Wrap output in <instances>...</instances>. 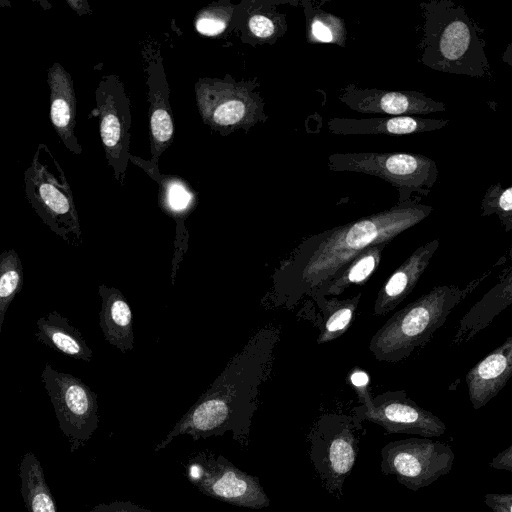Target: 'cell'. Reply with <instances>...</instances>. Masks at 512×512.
I'll return each instance as SVG.
<instances>
[{"mask_svg": "<svg viewBox=\"0 0 512 512\" xmlns=\"http://www.w3.org/2000/svg\"><path fill=\"white\" fill-rule=\"evenodd\" d=\"M58 425L74 452L84 446L99 424L97 394L80 378L46 363L40 375Z\"/></svg>", "mask_w": 512, "mask_h": 512, "instance_id": "ba28073f", "label": "cell"}, {"mask_svg": "<svg viewBox=\"0 0 512 512\" xmlns=\"http://www.w3.org/2000/svg\"><path fill=\"white\" fill-rule=\"evenodd\" d=\"M354 418L382 427L386 433L416 434L432 438L443 435L446 425L404 392H386L353 409Z\"/></svg>", "mask_w": 512, "mask_h": 512, "instance_id": "8fae6325", "label": "cell"}, {"mask_svg": "<svg viewBox=\"0 0 512 512\" xmlns=\"http://www.w3.org/2000/svg\"><path fill=\"white\" fill-rule=\"evenodd\" d=\"M24 284V272L18 253L6 249L0 253V334L6 312Z\"/></svg>", "mask_w": 512, "mask_h": 512, "instance_id": "7402d4cb", "label": "cell"}, {"mask_svg": "<svg viewBox=\"0 0 512 512\" xmlns=\"http://www.w3.org/2000/svg\"><path fill=\"white\" fill-rule=\"evenodd\" d=\"M278 333L272 326L258 330L155 446V452L180 435H190L197 441L227 432L242 448H247L260 387L268 378Z\"/></svg>", "mask_w": 512, "mask_h": 512, "instance_id": "7a4b0ae2", "label": "cell"}, {"mask_svg": "<svg viewBox=\"0 0 512 512\" xmlns=\"http://www.w3.org/2000/svg\"><path fill=\"white\" fill-rule=\"evenodd\" d=\"M151 131L158 143L167 142L173 133V123L168 112L163 108L154 110L151 116Z\"/></svg>", "mask_w": 512, "mask_h": 512, "instance_id": "4316f807", "label": "cell"}, {"mask_svg": "<svg viewBox=\"0 0 512 512\" xmlns=\"http://www.w3.org/2000/svg\"><path fill=\"white\" fill-rule=\"evenodd\" d=\"M20 492L28 512H58L43 467L34 453L23 455L19 464Z\"/></svg>", "mask_w": 512, "mask_h": 512, "instance_id": "d6986e66", "label": "cell"}, {"mask_svg": "<svg viewBox=\"0 0 512 512\" xmlns=\"http://www.w3.org/2000/svg\"><path fill=\"white\" fill-rule=\"evenodd\" d=\"M226 27L225 22L215 16H202L196 22L198 32L212 36L221 33Z\"/></svg>", "mask_w": 512, "mask_h": 512, "instance_id": "4dcf8cb0", "label": "cell"}, {"mask_svg": "<svg viewBox=\"0 0 512 512\" xmlns=\"http://www.w3.org/2000/svg\"><path fill=\"white\" fill-rule=\"evenodd\" d=\"M188 481L202 493L225 503L250 509L270 505L259 478L250 475L222 455L202 451L185 464Z\"/></svg>", "mask_w": 512, "mask_h": 512, "instance_id": "9c48e42d", "label": "cell"}, {"mask_svg": "<svg viewBox=\"0 0 512 512\" xmlns=\"http://www.w3.org/2000/svg\"><path fill=\"white\" fill-rule=\"evenodd\" d=\"M358 302V298L336 301L335 307L324 322L318 343L330 341L347 329L353 319Z\"/></svg>", "mask_w": 512, "mask_h": 512, "instance_id": "d4e9b609", "label": "cell"}, {"mask_svg": "<svg viewBox=\"0 0 512 512\" xmlns=\"http://www.w3.org/2000/svg\"><path fill=\"white\" fill-rule=\"evenodd\" d=\"M447 119H426L417 116H385L367 119L330 118L327 129L336 135H410L439 130Z\"/></svg>", "mask_w": 512, "mask_h": 512, "instance_id": "9a60e30c", "label": "cell"}, {"mask_svg": "<svg viewBox=\"0 0 512 512\" xmlns=\"http://www.w3.org/2000/svg\"><path fill=\"white\" fill-rule=\"evenodd\" d=\"M47 84L52 127L70 152L80 154L82 149L74 132L76 97L72 77L60 63L55 62L47 69Z\"/></svg>", "mask_w": 512, "mask_h": 512, "instance_id": "4fadbf2b", "label": "cell"}, {"mask_svg": "<svg viewBox=\"0 0 512 512\" xmlns=\"http://www.w3.org/2000/svg\"><path fill=\"white\" fill-rule=\"evenodd\" d=\"M190 201V195L182 185L173 184L168 190V203L174 211L184 210Z\"/></svg>", "mask_w": 512, "mask_h": 512, "instance_id": "f546056e", "label": "cell"}, {"mask_svg": "<svg viewBox=\"0 0 512 512\" xmlns=\"http://www.w3.org/2000/svg\"><path fill=\"white\" fill-rule=\"evenodd\" d=\"M438 247V240L420 246L391 274L375 299V315L389 313L411 293Z\"/></svg>", "mask_w": 512, "mask_h": 512, "instance_id": "2e32d148", "label": "cell"}, {"mask_svg": "<svg viewBox=\"0 0 512 512\" xmlns=\"http://www.w3.org/2000/svg\"><path fill=\"white\" fill-rule=\"evenodd\" d=\"M485 504L492 512H512V494L488 493L485 495Z\"/></svg>", "mask_w": 512, "mask_h": 512, "instance_id": "f1b7e54d", "label": "cell"}, {"mask_svg": "<svg viewBox=\"0 0 512 512\" xmlns=\"http://www.w3.org/2000/svg\"><path fill=\"white\" fill-rule=\"evenodd\" d=\"M462 295L457 287L439 286L397 311L373 335L369 349L379 361L397 362L424 345L448 318Z\"/></svg>", "mask_w": 512, "mask_h": 512, "instance_id": "277c9868", "label": "cell"}, {"mask_svg": "<svg viewBox=\"0 0 512 512\" xmlns=\"http://www.w3.org/2000/svg\"><path fill=\"white\" fill-rule=\"evenodd\" d=\"M385 245H374L358 254L338 274L325 283L327 291L329 293H340L342 289L351 283L359 284L365 282L376 269Z\"/></svg>", "mask_w": 512, "mask_h": 512, "instance_id": "ffe728a7", "label": "cell"}, {"mask_svg": "<svg viewBox=\"0 0 512 512\" xmlns=\"http://www.w3.org/2000/svg\"><path fill=\"white\" fill-rule=\"evenodd\" d=\"M361 422L353 416L326 415L308 436L309 455L324 488L338 498L359 452Z\"/></svg>", "mask_w": 512, "mask_h": 512, "instance_id": "52a82bcc", "label": "cell"}, {"mask_svg": "<svg viewBox=\"0 0 512 512\" xmlns=\"http://www.w3.org/2000/svg\"><path fill=\"white\" fill-rule=\"evenodd\" d=\"M36 325L35 337L38 342L73 359L91 361L93 352L82 333L58 311L40 317Z\"/></svg>", "mask_w": 512, "mask_h": 512, "instance_id": "ac0fdd59", "label": "cell"}, {"mask_svg": "<svg viewBox=\"0 0 512 512\" xmlns=\"http://www.w3.org/2000/svg\"><path fill=\"white\" fill-rule=\"evenodd\" d=\"M101 298L99 325L105 340L112 346L126 353L134 348L133 314L131 307L115 287L99 285Z\"/></svg>", "mask_w": 512, "mask_h": 512, "instance_id": "e0dca14e", "label": "cell"}, {"mask_svg": "<svg viewBox=\"0 0 512 512\" xmlns=\"http://www.w3.org/2000/svg\"><path fill=\"white\" fill-rule=\"evenodd\" d=\"M455 454L450 445L431 438H407L387 443L381 449L380 469L412 491H418L447 475Z\"/></svg>", "mask_w": 512, "mask_h": 512, "instance_id": "30bf717a", "label": "cell"}, {"mask_svg": "<svg viewBox=\"0 0 512 512\" xmlns=\"http://www.w3.org/2000/svg\"><path fill=\"white\" fill-rule=\"evenodd\" d=\"M26 200L43 223L70 245L82 243L79 216L65 172L49 147L39 143L24 172Z\"/></svg>", "mask_w": 512, "mask_h": 512, "instance_id": "5b68a950", "label": "cell"}, {"mask_svg": "<svg viewBox=\"0 0 512 512\" xmlns=\"http://www.w3.org/2000/svg\"><path fill=\"white\" fill-rule=\"evenodd\" d=\"M246 114V106L239 99H226L221 101L213 111V121L222 126L233 125Z\"/></svg>", "mask_w": 512, "mask_h": 512, "instance_id": "484cf974", "label": "cell"}, {"mask_svg": "<svg viewBox=\"0 0 512 512\" xmlns=\"http://www.w3.org/2000/svg\"><path fill=\"white\" fill-rule=\"evenodd\" d=\"M512 375V338L478 362L466 375L474 409L482 408L506 385Z\"/></svg>", "mask_w": 512, "mask_h": 512, "instance_id": "5bb4252c", "label": "cell"}, {"mask_svg": "<svg viewBox=\"0 0 512 512\" xmlns=\"http://www.w3.org/2000/svg\"><path fill=\"white\" fill-rule=\"evenodd\" d=\"M432 211V206L409 199L313 237L310 244L305 243L312 249H300L275 270L272 290L262 299V304L267 302L268 306L277 307L292 303L296 293L324 285L362 251L389 243Z\"/></svg>", "mask_w": 512, "mask_h": 512, "instance_id": "6da1fadb", "label": "cell"}, {"mask_svg": "<svg viewBox=\"0 0 512 512\" xmlns=\"http://www.w3.org/2000/svg\"><path fill=\"white\" fill-rule=\"evenodd\" d=\"M327 163L331 171L363 173L385 180L397 189L399 203L409 200L414 192L428 195L439 175L436 162L419 153H334Z\"/></svg>", "mask_w": 512, "mask_h": 512, "instance_id": "8992f818", "label": "cell"}, {"mask_svg": "<svg viewBox=\"0 0 512 512\" xmlns=\"http://www.w3.org/2000/svg\"><path fill=\"white\" fill-rule=\"evenodd\" d=\"M90 512H152L129 501H114L94 506Z\"/></svg>", "mask_w": 512, "mask_h": 512, "instance_id": "83f0119b", "label": "cell"}, {"mask_svg": "<svg viewBox=\"0 0 512 512\" xmlns=\"http://www.w3.org/2000/svg\"><path fill=\"white\" fill-rule=\"evenodd\" d=\"M98 110L100 114V135L105 146L107 157H118L121 139V125L117 111L113 105L111 94L101 85L97 92Z\"/></svg>", "mask_w": 512, "mask_h": 512, "instance_id": "603a6c76", "label": "cell"}, {"mask_svg": "<svg viewBox=\"0 0 512 512\" xmlns=\"http://www.w3.org/2000/svg\"><path fill=\"white\" fill-rule=\"evenodd\" d=\"M482 216L496 213L509 231L512 227V187L504 188L501 183L491 185L483 197Z\"/></svg>", "mask_w": 512, "mask_h": 512, "instance_id": "cb8c5ba5", "label": "cell"}, {"mask_svg": "<svg viewBox=\"0 0 512 512\" xmlns=\"http://www.w3.org/2000/svg\"><path fill=\"white\" fill-rule=\"evenodd\" d=\"M338 99L350 109L367 114L416 116L446 111L443 102L418 91L363 88L353 83L340 89Z\"/></svg>", "mask_w": 512, "mask_h": 512, "instance_id": "7c38bea8", "label": "cell"}, {"mask_svg": "<svg viewBox=\"0 0 512 512\" xmlns=\"http://www.w3.org/2000/svg\"><path fill=\"white\" fill-rule=\"evenodd\" d=\"M307 33L311 43L335 44L346 46L347 29L345 21L339 16L318 7L307 8Z\"/></svg>", "mask_w": 512, "mask_h": 512, "instance_id": "44dd1931", "label": "cell"}, {"mask_svg": "<svg viewBox=\"0 0 512 512\" xmlns=\"http://www.w3.org/2000/svg\"><path fill=\"white\" fill-rule=\"evenodd\" d=\"M489 466L494 469L512 472V445L493 457Z\"/></svg>", "mask_w": 512, "mask_h": 512, "instance_id": "d6a6232c", "label": "cell"}, {"mask_svg": "<svg viewBox=\"0 0 512 512\" xmlns=\"http://www.w3.org/2000/svg\"><path fill=\"white\" fill-rule=\"evenodd\" d=\"M251 32L260 38H267L275 31L274 23L271 19L263 15H254L249 20Z\"/></svg>", "mask_w": 512, "mask_h": 512, "instance_id": "1f68e13d", "label": "cell"}, {"mask_svg": "<svg viewBox=\"0 0 512 512\" xmlns=\"http://www.w3.org/2000/svg\"><path fill=\"white\" fill-rule=\"evenodd\" d=\"M423 36L419 47L424 66L439 72L484 77L490 72L485 53L484 31L463 6L451 0L420 3Z\"/></svg>", "mask_w": 512, "mask_h": 512, "instance_id": "3957f363", "label": "cell"}]
</instances>
